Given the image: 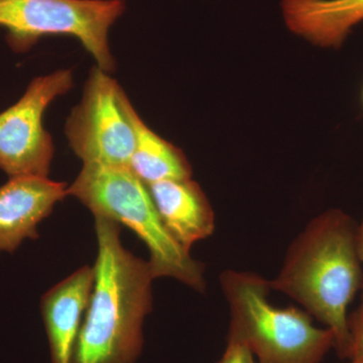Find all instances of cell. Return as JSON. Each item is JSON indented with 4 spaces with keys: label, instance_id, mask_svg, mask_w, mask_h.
<instances>
[{
    "label": "cell",
    "instance_id": "1",
    "mask_svg": "<svg viewBox=\"0 0 363 363\" xmlns=\"http://www.w3.org/2000/svg\"><path fill=\"white\" fill-rule=\"evenodd\" d=\"M121 226L95 217L94 286L73 363H136L142 354L143 323L152 310L155 278L149 262L123 247Z\"/></svg>",
    "mask_w": 363,
    "mask_h": 363
},
{
    "label": "cell",
    "instance_id": "2",
    "mask_svg": "<svg viewBox=\"0 0 363 363\" xmlns=\"http://www.w3.org/2000/svg\"><path fill=\"white\" fill-rule=\"evenodd\" d=\"M357 229L342 210H327L298 234L279 276L269 281L272 290L297 301L332 331L341 358H346L350 342L348 308L363 290Z\"/></svg>",
    "mask_w": 363,
    "mask_h": 363
},
{
    "label": "cell",
    "instance_id": "3",
    "mask_svg": "<svg viewBox=\"0 0 363 363\" xmlns=\"http://www.w3.org/2000/svg\"><path fill=\"white\" fill-rule=\"evenodd\" d=\"M94 216L130 228L147 245L155 279H178L198 292L206 288L205 267L176 242L164 226L149 187L130 168L85 166L68 187Z\"/></svg>",
    "mask_w": 363,
    "mask_h": 363
},
{
    "label": "cell",
    "instance_id": "4",
    "mask_svg": "<svg viewBox=\"0 0 363 363\" xmlns=\"http://www.w3.org/2000/svg\"><path fill=\"white\" fill-rule=\"evenodd\" d=\"M220 283L230 307L229 331L247 344L257 363H321L335 348L334 334L314 326L309 313L272 305L269 281L259 274L225 271Z\"/></svg>",
    "mask_w": 363,
    "mask_h": 363
},
{
    "label": "cell",
    "instance_id": "5",
    "mask_svg": "<svg viewBox=\"0 0 363 363\" xmlns=\"http://www.w3.org/2000/svg\"><path fill=\"white\" fill-rule=\"evenodd\" d=\"M125 9L124 0H0V26L16 52H26L45 35L77 39L111 73L116 66L108 33Z\"/></svg>",
    "mask_w": 363,
    "mask_h": 363
},
{
    "label": "cell",
    "instance_id": "6",
    "mask_svg": "<svg viewBox=\"0 0 363 363\" xmlns=\"http://www.w3.org/2000/svg\"><path fill=\"white\" fill-rule=\"evenodd\" d=\"M121 91L107 72L98 67L90 72L82 100L65 126L69 145L85 166L130 168L135 133Z\"/></svg>",
    "mask_w": 363,
    "mask_h": 363
},
{
    "label": "cell",
    "instance_id": "7",
    "mask_svg": "<svg viewBox=\"0 0 363 363\" xmlns=\"http://www.w3.org/2000/svg\"><path fill=\"white\" fill-rule=\"evenodd\" d=\"M72 86L70 70L40 76L18 102L0 113V169L9 178L49 177L55 149L43 117L49 105Z\"/></svg>",
    "mask_w": 363,
    "mask_h": 363
},
{
    "label": "cell",
    "instance_id": "8",
    "mask_svg": "<svg viewBox=\"0 0 363 363\" xmlns=\"http://www.w3.org/2000/svg\"><path fill=\"white\" fill-rule=\"evenodd\" d=\"M67 195L66 184L49 177L9 178L0 187V253L13 252L28 238L37 240L38 226Z\"/></svg>",
    "mask_w": 363,
    "mask_h": 363
},
{
    "label": "cell",
    "instance_id": "9",
    "mask_svg": "<svg viewBox=\"0 0 363 363\" xmlns=\"http://www.w3.org/2000/svg\"><path fill=\"white\" fill-rule=\"evenodd\" d=\"M94 286V269L85 266L50 289L40 301L52 363H73L76 344Z\"/></svg>",
    "mask_w": 363,
    "mask_h": 363
},
{
    "label": "cell",
    "instance_id": "10",
    "mask_svg": "<svg viewBox=\"0 0 363 363\" xmlns=\"http://www.w3.org/2000/svg\"><path fill=\"white\" fill-rule=\"evenodd\" d=\"M147 187L162 224L184 250L190 252L196 242L213 234V209L192 178L160 181Z\"/></svg>",
    "mask_w": 363,
    "mask_h": 363
},
{
    "label": "cell",
    "instance_id": "11",
    "mask_svg": "<svg viewBox=\"0 0 363 363\" xmlns=\"http://www.w3.org/2000/svg\"><path fill=\"white\" fill-rule=\"evenodd\" d=\"M291 32L322 48L337 49L363 21V0H283Z\"/></svg>",
    "mask_w": 363,
    "mask_h": 363
},
{
    "label": "cell",
    "instance_id": "12",
    "mask_svg": "<svg viewBox=\"0 0 363 363\" xmlns=\"http://www.w3.org/2000/svg\"><path fill=\"white\" fill-rule=\"evenodd\" d=\"M121 101L135 133L130 169L145 185L164 180L192 178V168L180 149L157 135L143 123L124 91Z\"/></svg>",
    "mask_w": 363,
    "mask_h": 363
},
{
    "label": "cell",
    "instance_id": "13",
    "mask_svg": "<svg viewBox=\"0 0 363 363\" xmlns=\"http://www.w3.org/2000/svg\"><path fill=\"white\" fill-rule=\"evenodd\" d=\"M348 331H350V342H348L347 359H357L363 357V294L362 302L352 314L348 316Z\"/></svg>",
    "mask_w": 363,
    "mask_h": 363
},
{
    "label": "cell",
    "instance_id": "14",
    "mask_svg": "<svg viewBox=\"0 0 363 363\" xmlns=\"http://www.w3.org/2000/svg\"><path fill=\"white\" fill-rule=\"evenodd\" d=\"M217 363H257L252 350L233 332L229 331L227 336V346L223 355Z\"/></svg>",
    "mask_w": 363,
    "mask_h": 363
},
{
    "label": "cell",
    "instance_id": "15",
    "mask_svg": "<svg viewBox=\"0 0 363 363\" xmlns=\"http://www.w3.org/2000/svg\"><path fill=\"white\" fill-rule=\"evenodd\" d=\"M357 243L358 255L363 264V218L360 224H357Z\"/></svg>",
    "mask_w": 363,
    "mask_h": 363
},
{
    "label": "cell",
    "instance_id": "16",
    "mask_svg": "<svg viewBox=\"0 0 363 363\" xmlns=\"http://www.w3.org/2000/svg\"><path fill=\"white\" fill-rule=\"evenodd\" d=\"M348 363H363V357L357 358V359H351Z\"/></svg>",
    "mask_w": 363,
    "mask_h": 363
},
{
    "label": "cell",
    "instance_id": "17",
    "mask_svg": "<svg viewBox=\"0 0 363 363\" xmlns=\"http://www.w3.org/2000/svg\"><path fill=\"white\" fill-rule=\"evenodd\" d=\"M362 101H363V91H362Z\"/></svg>",
    "mask_w": 363,
    "mask_h": 363
}]
</instances>
